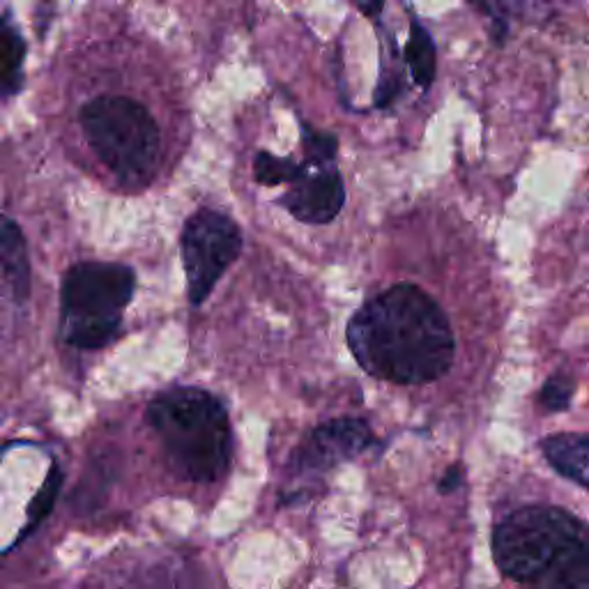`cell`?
<instances>
[{"mask_svg":"<svg viewBox=\"0 0 589 589\" xmlns=\"http://www.w3.org/2000/svg\"><path fill=\"white\" fill-rule=\"evenodd\" d=\"M504 576L532 589H589V541L576 516L557 507H523L495 527Z\"/></svg>","mask_w":589,"mask_h":589,"instance_id":"cell-2","label":"cell"},{"mask_svg":"<svg viewBox=\"0 0 589 589\" xmlns=\"http://www.w3.org/2000/svg\"><path fill=\"white\" fill-rule=\"evenodd\" d=\"M182 265L187 272V293L194 307L208 300L242 251V233L235 221L217 210H198L182 228Z\"/></svg>","mask_w":589,"mask_h":589,"instance_id":"cell-7","label":"cell"},{"mask_svg":"<svg viewBox=\"0 0 589 589\" xmlns=\"http://www.w3.org/2000/svg\"><path fill=\"white\" fill-rule=\"evenodd\" d=\"M148 422L182 479L210 484L231 461V422L217 396L198 387H173L148 405Z\"/></svg>","mask_w":589,"mask_h":589,"instance_id":"cell-3","label":"cell"},{"mask_svg":"<svg viewBox=\"0 0 589 589\" xmlns=\"http://www.w3.org/2000/svg\"><path fill=\"white\" fill-rule=\"evenodd\" d=\"M348 346L369 376L394 385H431L456 357L447 313L415 283L366 300L348 323Z\"/></svg>","mask_w":589,"mask_h":589,"instance_id":"cell-1","label":"cell"},{"mask_svg":"<svg viewBox=\"0 0 589 589\" xmlns=\"http://www.w3.org/2000/svg\"><path fill=\"white\" fill-rule=\"evenodd\" d=\"M30 263L21 228L0 214V325L26 307Z\"/></svg>","mask_w":589,"mask_h":589,"instance_id":"cell-9","label":"cell"},{"mask_svg":"<svg viewBox=\"0 0 589 589\" xmlns=\"http://www.w3.org/2000/svg\"><path fill=\"white\" fill-rule=\"evenodd\" d=\"M405 63L422 88H428L435 79V47L431 35L415 19L410 24V40L405 44Z\"/></svg>","mask_w":589,"mask_h":589,"instance_id":"cell-12","label":"cell"},{"mask_svg":"<svg viewBox=\"0 0 589 589\" xmlns=\"http://www.w3.org/2000/svg\"><path fill=\"white\" fill-rule=\"evenodd\" d=\"M587 435L583 433H560L543 438L541 451L548 463L562 474V477L576 481L578 486H587Z\"/></svg>","mask_w":589,"mask_h":589,"instance_id":"cell-10","label":"cell"},{"mask_svg":"<svg viewBox=\"0 0 589 589\" xmlns=\"http://www.w3.org/2000/svg\"><path fill=\"white\" fill-rule=\"evenodd\" d=\"M376 445L373 431L362 419H336L318 426L309 435L304 447L297 451L295 461L302 470H327L339 461H348L362 451Z\"/></svg>","mask_w":589,"mask_h":589,"instance_id":"cell-8","label":"cell"},{"mask_svg":"<svg viewBox=\"0 0 589 589\" xmlns=\"http://www.w3.org/2000/svg\"><path fill=\"white\" fill-rule=\"evenodd\" d=\"M307 143V162L295 164L293 159L274 157L270 152H258L254 175L260 185H288L279 198L297 221L304 224H327L336 219L346 203V187L339 168L334 164L336 139L332 134L304 129Z\"/></svg>","mask_w":589,"mask_h":589,"instance_id":"cell-6","label":"cell"},{"mask_svg":"<svg viewBox=\"0 0 589 589\" xmlns=\"http://www.w3.org/2000/svg\"><path fill=\"white\" fill-rule=\"evenodd\" d=\"M573 396V382L564 376L550 378L541 389V403L553 412H564L569 408Z\"/></svg>","mask_w":589,"mask_h":589,"instance_id":"cell-14","label":"cell"},{"mask_svg":"<svg viewBox=\"0 0 589 589\" xmlns=\"http://www.w3.org/2000/svg\"><path fill=\"white\" fill-rule=\"evenodd\" d=\"M134 286V270L127 265L99 260L74 265L60 293V334L67 346L99 350L116 341Z\"/></svg>","mask_w":589,"mask_h":589,"instance_id":"cell-5","label":"cell"},{"mask_svg":"<svg viewBox=\"0 0 589 589\" xmlns=\"http://www.w3.org/2000/svg\"><path fill=\"white\" fill-rule=\"evenodd\" d=\"M60 484H63V474H60V470L53 465L47 481H44L40 493L35 495V500L30 502L28 507V518H30V525H37L40 520L47 518L51 514L53 504H56V497H58V491H60Z\"/></svg>","mask_w":589,"mask_h":589,"instance_id":"cell-13","label":"cell"},{"mask_svg":"<svg viewBox=\"0 0 589 589\" xmlns=\"http://www.w3.org/2000/svg\"><path fill=\"white\" fill-rule=\"evenodd\" d=\"M26 42L10 21L0 17V95L17 93L24 83Z\"/></svg>","mask_w":589,"mask_h":589,"instance_id":"cell-11","label":"cell"},{"mask_svg":"<svg viewBox=\"0 0 589 589\" xmlns=\"http://www.w3.org/2000/svg\"><path fill=\"white\" fill-rule=\"evenodd\" d=\"M461 481H463V472H461V468H458V465H454V468H449L445 477H442V481H440V493L456 491V488L461 486Z\"/></svg>","mask_w":589,"mask_h":589,"instance_id":"cell-15","label":"cell"},{"mask_svg":"<svg viewBox=\"0 0 589 589\" xmlns=\"http://www.w3.org/2000/svg\"><path fill=\"white\" fill-rule=\"evenodd\" d=\"M83 136L118 185L143 189L157 178L164 157L159 122L139 99L99 95L81 109Z\"/></svg>","mask_w":589,"mask_h":589,"instance_id":"cell-4","label":"cell"}]
</instances>
